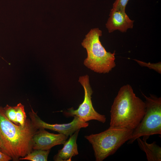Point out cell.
<instances>
[{
    "instance_id": "1",
    "label": "cell",
    "mask_w": 161,
    "mask_h": 161,
    "mask_svg": "<svg viewBox=\"0 0 161 161\" xmlns=\"http://www.w3.org/2000/svg\"><path fill=\"white\" fill-rule=\"evenodd\" d=\"M145 102L137 97L129 84L123 86L115 98L110 110V127L134 130L143 118Z\"/></svg>"
},
{
    "instance_id": "2",
    "label": "cell",
    "mask_w": 161,
    "mask_h": 161,
    "mask_svg": "<svg viewBox=\"0 0 161 161\" xmlns=\"http://www.w3.org/2000/svg\"><path fill=\"white\" fill-rule=\"evenodd\" d=\"M38 130L29 118L24 127L15 124L6 117L0 106V138L4 152L13 160H19L33 150L32 139Z\"/></svg>"
},
{
    "instance_id": "3",
    "label": "cell",
    "mask_w": 161,
    "mask_h": 161,
    "mask_svg": "<svg viewBox=\"0 0 161 161\" xmlns=\"http://www.w3.org/2000/svg\"><path fill=\"white\" fill-rule=\"evenodd\" d=\"M102 31L98 28L91 29L81 43L87 53L84 65L92 70L99 73H108L115 67V51L107 52L102 45L99 37Z\"/></svg>"
},
{
    "instance_id": "4",
    "label": "cell",
    "mask_w": 161,
    "mask_h": 161,
    "mask_svg": "<svg viewBox=\"0 0 161 161\" xmlns=\"http://www.w3.org/2000/svg\"><path fill=\"white\" fill-rule=\"evenodd\" d=\"M133 130L109 127L100 133L85 136L92 144L96 161L114 154L130 139Z\"/></svg>"
},
{
    "instance_id": "5",
    "label": "cell",
    "mask_w": 161,
    "mask_h": 161,
    "mask_svg": "<svg viewBox=\"0 0 161 161\" xmlns=\"http://www.w3.org/2000/svg\"><path fill=\"white\" fill-rule=\"evenodd\" d=\"M142 93L145 100V112L133 130L128 144H132L141 137L146 141L151 135L161 134V98L152 95L147 97Z\"/></svg>"
},
{
    "instance_id": "6",
    "label": "cell",
    "mask_w": 161,
    "mask_h": 161,
    "mask_svg": "<svg viewBox=\"0 0 161 161\" xmlns=\"http://www.w3.org/2000/svg\"><path fill=\"white\" fill-rule=\"evenodd\" d=\"M78 81L84 89V100L77 109L69 108L67 111L63 112L64 115L67 117L77 116L86 122L95 120L104 123L106 120L105 115L98 113L93 106L91 100L93 92L89 83V76L86 75L80 76Z\"/></svg>"
},
{
    "instance_id": "7",
    "label": "cell",
    "mask_w": 161,
    "mask_h": 161,
    "mask_svg": "<svg viewBox=\"0 0 161 161\" xmlns=\"http://www.w3.org/2000/svg\"><path fill=\"white\" fill-rule=\"evenodd\" d=\"M31 109L29 113L30 119L33 125L38 129H47L64 134L67 137L72 135L76 131L82 128L88 127L89 123L85 122L78 116H74V119L70 123L65 124H50L41 120Z\"/></svg>"
},
{
    "instance_id": "8",
    "label": "cell",
    "mask_w": 161,
    "mask_h": 161,
    "mask_svg": "<svg viewBox=\"0 0 161 161\" xmlns=\"http://www.w3.org/2000/svg\"><path fill=\"white\" fill-rule=\"evenodd\" d=\"M68 137L62 134L50 133L45 129H38L32 139V149L50 150L54 146L63 144Z\"/></svg>"
},
{
    "instance_id": "9",
    "label": "cell",
    "mask_w": 161,
    "mask_h": 161,
    "mask_svg": "<svg viewBox=\"0 0 161 161\" xmlns=\"http://www.w3.org/2000/svg\"><path fill=\"white\" fill-rule=\"evenodd\" d=\"M106 27L109 33L118 30L121 32H126L129 29H132L134 21L131 20L125 11L115 9L111 10Z\"/></svg>"
},
{
    "instance_id": "10",
    "label": "cell",
    "mask_w": 161,
    "mask_h": 161,
    "mask_svg": "<svg viewBox=\"0 0 161 161\" xmlns=\"http://www.w3.org/2000/svg\"><path fill=\"white\" fill-rule=\"evenodd\" d=\"M80 130L76 131L63 144V148L59 150L53 157L55 161H71L73 157L78 154L77 140Z\"/></svg>"
},
{
    "instance_id": "11",
    "label": "cell",
    "mask_w": 161,
    "mask_h": 161,
    "mask_svg": "<svg viewBox=\"0 0 161 161\" xmlns=\"http://www.w3.org/2000/svg\"><path fill=\"white\" fill-rule=\"evenodd\" d=\"M137 140L139 148L145 153L148 161H161V148L156 142L148 143L140 138Z\"/></svg>"
},
{
    "instance_id": "12",
    "label": "cell",
    "mask_w": 161,
    "mask_h": 161,
    "mask_svg": "<svg viewBox=\"0 0 161 161\" xmlns=\"http://www.w3.org/2000/svg\"><path fill=\"white\" fill-rule=\"evenodd\" d=\"M25 156L20 157L19 160H27L32 161H47L50 150H33Z\"/></svg>"
},
{
    "instance_id": "13",
    "label": "cell",
    "mask_w": 161,
    "mask_h": 161,
    "mask_svg": "<svg viewBox=\"0 0 161 161\" xmlns=\"http://www.w3.org/2000/svg\"><path fill=\"white\" fill-rule=\"evenodd\" d=\"M15 107L16 111V118L17 123L19 125L24 127L27 119L24 110V106L20 103L15 106Z\"/></svg>"
},
{
    "instance_id": "14",
    "label": "cell",
    "mask_w": 161,
    "mask_h": 161,
    "mask_svg": "<svg viewBox=\"0 0 161 161\" xmlns=\"http://www.w3.org/2000/svg\"><path fill=\"white\" fill-rule=\"evenodd\" d=\"M3 109L6 117L15 124L19 125L16 120V113L15 106L12 107L7 105Z\"/></svg>"
},
{
    "instance_id": "15",
    "label": "cell",
    "mask_w": 161,
    "mask_h": 161,
    "mask_svg": "<svg viewBox=\"0 0 161 161\" xmlns=\"http://www.w3.org/2000/svg\"><path fill=\"white\" fill-rule=\"evenodd\" d=\"M138 64L142 66L146 67L150 69H153L158 73H161V63L159 62L156 63H146L137 59H134Z\"/></svg>"
},
{
    "instance_id": "16",
    "label": "cell",
    "mask_w": 161,
    "mask_h": 161,
    "mask_svg": "<svg viewBox=\"0 0 161 161\" xmlns=\"http://www.w3.org/2000/svg\"><path fill=\"white\" fill-rule=\"evenodd\" d=\"M129 0H115L113 4L112 8L116 10L125 11L126 7Z\"/></svg>"
},
{
    "instance_id": "17",
    "label": "cell",
    "mask_w": 161,
    "mask_h": 161,
    "mask_svg": "<svg viewBox=\"0 0 161 161\" xmlns=\"http://www.w3.org/2000/svg\"><path fill=\"white\" fill-rule=\"evenodd\" d=\"M12 160V158L0 148V161H9Z\"/></svg>"
},
{
    "instance_id": "18",
    "label": "cell",
    "mask_w": 161,
    "mask_h": 161,
    "mask_svg": "<svg viewBox=\"0 0 161 161\" xmlns=\"http://www.w3.org/2000/svg\"><path fill=\"white\" fill-rule=\"evenodd\" d=\"M0 148L2 149V151L4 152V147L2 143V142L0 138ZM5 153V152H4Z\"/></svg>"
}]
</instances>
